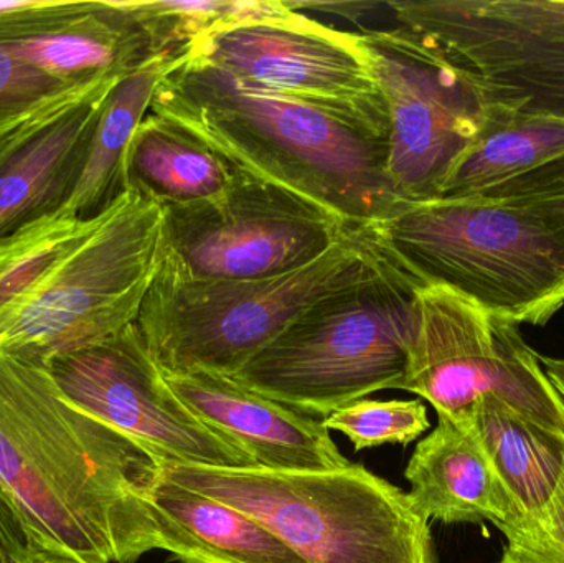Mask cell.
<instances>
[{
  "label": "cell",
  "mask_w": 564,
  "mask_h": 563,
  "mask_svg": "<svg viewBox=\"0 0 564 563\" xmlns=\"http://www.w3.org/2000/svg\"><path fill=\"white\" fill-rule=\"evenodd\" d=\"M159 458L63 396L48 369L0 354V486L33 538L78 563L159 551Z\"/></svg>",
  "instance_id": "6da1fadb"
},
{
  "label": "cell",
  "mask_w": 564,
  "mask_h": 563,
  "mask_svg": "<svg viewBox=\"0 0 564 563\" xmlns=\"http://www.w3.org/2000/svg\"><path fill=\"white\" fill-rule=\"evenodd\" d=\"M116 85L99 89L0 159V240L55 214L68 201Z\"/></svg>",
  "instance_id": "9a60e30c"
},
{
  "label": "cell",
  "mask_w": 564,
  "mask_h": 563,
  "mask_svg": "<svg viewBox=\"0 0 564 563\" xmlns=\"http://www.w3.org/2000/svg\"><path fill=\"white\" fill-rule=\"evenodd\" d=\"M118 82L119 79L115 78H102L78 83L30 105L19 106V108H0V159L19 148L43 126L72 111L99 89Z\"/></svg>",
  "instance_id": "4316f807"
},
{
  "label": "cell",
  "mask_w": 564,
  "mask_h": 563,
  "mask_svg": "<svg viewBox=\"0 0 564 563\" xmlns=\"http://www.w3.org/2000/svg\"><path fill=\"white\" fill-rule=\"evenodd\" d=\"M33 539L22 516L0 486V563H10L25 554Z\"/></svg>",
  "instance_id": "f546056e"
},
{
  "label": "cell",
  "mask_w": 564,
  "mask_h": 563,
  "mask_svg": "<svg viewBox=\"0 0 564 563\" xmlns=\"http://www.w3.org/2000/svg\"><path fill=\"white\" fill-rule=\"evenodd\" d=\"M367 228L420 286H446L517 326L564 306V241L542 218L489 195L404 202Z\"/></svg>",
  "instance_id": "277c9868"
},
{
  "label": "cell",
  "mask_w": 564,
  "mask_h": 563,
  "mask_svg": "<svg viewBox=\"0 0 564 563\" xmlns=\"http://www.w3.org/2000/svg\"><path fill=\"white\" fill-rule=\"evenodd\" d=\"M482 79L494 105L509 115L564 118V48Z\"/></svg>",
  "instance_id": "cb8c5ba5"
},
{
  "label": "cell",
  "mask_w": 564,
  "mask_h": 563,
  "mask_svg": "<svg viewBox=\"0 0 564 563\" xmlns=\"http://www.w3.org/2000/svg\"><path fill=\"white\" fill-rule=\"evenodd\" d=\"M88 83V82H86ZM78 83H62L0 50V108H19Z\"/></svg>",
  "instance_id": "f1b7e54d"
},
{
  "label": "cell",
  "mask_w": 564,
  "mask_h": 563,
  "mask_svg": "<svg viewBox=\"0 0 564 563\" xmlns=\"http://www.w3.org/2000/svg\"><path fill=\"white\" fill-rule=\"evenodd\" d=\"M121 6L148 30L159 53L172 58L225 26L289 10L284 0H121Z\"/></svg>",
  "instance_id": "7402d4cb"
},
{
  "label": "cell",
  "mask_w": 564,
  "mask_h": 563,
  "mask_svg": "<svg viewBox=\"0 0 564 563\" xmlns=\"http://www.w3.org/2000/svg\"><path fill=\"white\" fill-rule=\"evenodd\" d=\"M388 109V177L401 202L441 197L466 152L506 118L480 76L397 26L361 32Z\"/></svg>",
  "instance_id": "9c48e42d"
},
{
  "label": "cell",
  "mask_w": 564,
  "mask_h": 563,
  "mask_svg": "<svg viewBox=\"0 0 564 563\" xmlns=\"http://www.w3.org/2000/svg\"><path fill=\"white\" fill-rule=\"evenodd\" d=\"M10 563H78L69 559L68 555L62 554V552L53 551V549L45 548L40 544L36 539H33L30 544L29 551L25 554L19 555V557L12 559Z\"/></svg>",
  "instance_id": "4dcf8cb0"
},
{
  "label": "cell",
  "mask_w": 564,
  "mask_h": 563,
  "mask_svg": "<svg viewBox=\"0 0 564 563\" xmlns=\"http://www.w3.org/2000/svg\"><path fill=\"white\" fill-rule=\"evenodd\" d=\"M540 362H542L543 369H545L546 376L552 380L553 386L556 387L564 399V359H555V357H543L540 356Z\"/></svg>",
  "instance_id": "1f68e13d"
},
{
  "label": "cell",
  "mask_w": 564,
  "mask_h": 563,
  "mask_svg": "<svg viewBox=\"0 0 564 563\" xmlns=\"http://www.w3.org/2000/svg\"><path fill=\"white\" fill-rule=\"evenodd\" d=\"M404 392L457 423L482 400L564 439V399L520 326L446 286H420Z\"/></svg>",
  "instance_id": "ba28073f"
},
{
  "label": "cell",
  "mask_w": 564,
  "mask_h": 563,
  "mask_svg": "<svg viewBox=\"0 0 564 563\" xmlns=\"http://www.w3.org/2000/svg\"><path fill=\"white\" fill-rule=\"evenodd\" d=\"M237 172L207 144L149 111L126 158L128 188L155 198L164 207H187L227 194Z\"/></svg>",
  "instance_id": "d6986e66"
},
{
  "label": "cell",
  "mask_w": 564,
  "mask_h": 563,
  "mask_svg": "<svg viewBox=\"0 0 564 563\" xmlns=\"http://www.w3.org/2000/svg\"><path fill=\"white\" fill-rule=\"evenodd\" d=\"M66 399L165 462L253 468L234 443L202 423L165 382L135 323L48 366Z\"/></svg>",
  "instance_id": "7c38bea8"
},
{
  "label": "cell",
  "mask_w": 564,
  "mask_h": 563,
  "mask_svg": "<svg viewBox=\"0 0 564 563\" xmlns=\"http://www.w3.org/2000/svg\"><path fill=\"white\" fill-rule=\"evenodd\" d=\"M98 0H0V48L68 29L96 9Z\"/></svg>",
  "instance_id": "484cf974"
},
{
  "label": "cell",
  "mask_w": 564,
  "mask_h": 563,
  "mask_svg": "<svg viewBox=\"0 0 564 563\" xmlns=\"http://www.w3.org/2000/svg\"><path fill=\"white\" fill-rule=\"evenodd\" d=\"M177 59L158 56L124 76L111 89L99 115L78 184L56 215L93 218L129 191L126 181L129 145L151 111L159 85Z\"/></svg>",
  "instance_id": "ffe728a7"
},
{
  "label": "cell",
  "mask_w": 564,
  "mask_h": 563,
  "mask_svg": "<svg viewBox=\"0 0 564 563\" xmlns=\"http://www.w3.org/2000/svg\"><path fill=\"white\" fill-rule=\"evenodd\" d=\"M151 112L200 139L238 174L291 192L350 227H370L403 204L388 177V139L184 55L159 85Z\"/></svg>",
  "instance_id": "3957f363"
},
{
  "label": "cell",
  "mask_w": 564,
  "mask_h": 563,
  "mask_svg": "<svg viewBox=\"0 0 564 563\" xmlns=\"http://www.w3.org/2000/svg\"><path fill=\"white\" fill-rule=\"evenodd\" d=\"M417 288L384 257L364 277L315 301L231 379L324 419L370 393L401 390Z\"/></svg>",
  "instance_id": "8992f818"
},
{
  "label": "cell",
  "mask_w": 564,
  "mask_h": 563,
  "mask_svg": "<svg viewBox=\"0 0 564 563\" xmlns=\"http://www.w3.org/2000/svg\"><path fill=\"white\" fill-rule=\"evenodd\" d=\"M145 501L159 551L178 563H308L260 522L161 473Z\"/></svg>",
  "instance_id": "e0dca14e"
},
{
  "label": "cell",
  "mask_w": 564,
  "mask_h": 563,
  "mask_svg": "<svg viewBox=\"0 0 564 563\" xmlns=\"http://www.w3.org/2000/svg\"><path fill=\"white\" fill-rule=\"evenodd\" d=\"M161 273L182 281L263 280L307 267L350 225L318 205L238 174L217 201L164 207Z\"/></svg>",
  "instance_id": "30bf717a"
},
{
  "label": "cell",
  "mask_w": 564,
  "mask_h": 563,
  "mask_svg": "<svg viewBox=\"0 0 564 563\" xmlns=\"http://www.w3.org/2000/svg\"><path fill=\"white\" fill-rule=\"evenodd\" d=\"M182 55L245 85L330 109L388 139V109L361 33L289 9L225 26Z\"/></svg>",
  "instance_id": "8fae6325"
},
{
  "label": "cell",
  "mask_w": 564,
  "mask_h": 563,
  "mask_svg": "<svg viewBox=\"0 0 564 563\" xmlns=\"http://www.w3.org/2000/svg\"><path fill=\"white\" fill-rule=\"evenodd\" d=\"M456 425L473 433L482 446L512 502L513 524L549 502L563 475L562 436L494 400L474 405Z\"/></svg>",
  "instance_id": "44dd1931"
},
{
  "label": "cell",
  "mask_w": 564,
  "mask_h": 563,
  "mask_svg": "<svg viewBox=\"0 0 564 563\" xmlns=\"http://www.w3.org/2000/svg\"><path fill=\"white\" fill-rule=\"evenodd\" d=\"M341 433L355 452L383 445H410L430 430L427 409L420 400H358L322 420Z\"/></svg>",
  "instance_id": "603a6c76"
},
{
  "label": "cell",
  "mask_w": 564,
  "mask_h": 563,
  "mask_svg": "<svg viewBox=\"0 0 564 563\" xmlns=\"http://www.w3.org/2000/svg\"><path fill=\"white\" fill-rule=\"evenodd\" d=\"M484 195L527 208L564 241V164L533 172Z\"/></svg>",
  "instance_id": "83f0119b"
},
{
  "label": "cell",
  "mask_w": 564,
  "mask_h": 563,
  "mask_svg": "<svg viewBox=\"0 0 564 563\" xmlns=\"http://www.w3.org/2000/svg\"><path fill=\"white\" fill-rule=\"evenodd\" d=\"M367 228H351L314 263L263 280L182 281L159 271L135 327L169 373L231 377L305 310L383 261Z\"/></svg>",
  "instance_id": "52a82bcc"
},
{
  "label": "cell",
  "mask_w": 564,
  "mask_h": 563,
  "mask_svg": "<svg viewBox=\"0 0 564 563\" xmlns=\"http://www.w3.org/2000/svg\"><path fill=\"white\" fill-rule=\"evenodd\" d=\"M393 26L489 78L564 48V0H397Z\"/></svg>",
  "instance_id": "4fadbf2b"
},
{
  "label": "cell",
  "mask_w": 564,
  "mask_h": 563,
  "mask_svg": "<svg viewBox=\"0 0 564 563\" xmlns=\"http://www.w3.org/2000/svg\"><path fill=\"white\" fill-rule=\"evenodd\" d=\"M502 532L507 544L497 563H564V468L549 502Z\"/></svg>",
  "instance_id": "d4e9b609"
},
{
  "label": "cell",
  "mask_w": 564,
  "mask_h": 563,
  "mask_svg": "<svg viewBox=\"0 0 564 563\" xmlns=\"http://www.w3.org/2000/svg\"><path fill=\"white\" fill-rule=\"evenodd\" d=\"M165 382L208 429L273 472L347 468L322 420L268 399L237 380L210 372L169 373Z\"/></svg>",
  "instance_id": "5bb4252c"
},
{
  "label": "cell",
  "mask_w": 564,
  "mask_h": 563,
  "mask_svg": "<svg viewBox=\"0 0 564 563\" xmlns=\"http://www.w3.org/2000/svg\"><path fill=\"white\" fill-rule=\"evenodd\" d=\"M164 205L129 188L93 218L48 215L0 240V354L53 360L132 326L165 253Z\"/></svg>",
  "instance_id": "7a4b0ae2"
},
{
  "label": "cell",
  "mask_w": 564,
  "mask_h": 563,
  "mask_svg": "<svg viewBox=\"0 0 564 563\" xmlns=\"http://www.w3.org/2000/svg\"><path fill=\"white\" fill-rule=\"evenodd\" d=\"M0 50L62 83L121 79L151 59L167 56L159 53L121 0H98L93 12L68 29Z\"/></svg>",
  "instance_id": "ac0fdd59"
},
{
  "label": "cell",
  "mask_w": 564,
  "mask_h": 563,
  "mask_svg": "<svg viewBox=\"0 0 564 563\" xmlns=\"http://www.w3.org/2000/svg\"><path fill=\"white\" fill-rule=\"evenodd\" d=\"M404 478L411 502L426 521H487L499 531L516 522L512 502L476 436L443 416L417 443Z\"/></svg>",
  "instance_id": "2e32d148"
},
{
  "label": "cell",
  "mask_w": 564,
  "mask_h": 563,
  "mask_svg": "<svg viewBox=\"0 0 564 563\" xmlns=\"http://www.w3.org/2000/svg\"><path fill=\"white\" fill-rule=\"evenodd\" d=\"M169 481L237 509L308 563H437L408 492L350 463L330 472L159 463Z\"/></svg>",
  "instance_id": "5b68a950"
}]
</instances>
